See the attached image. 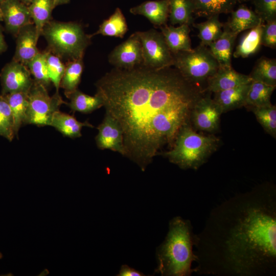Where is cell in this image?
<instances>
[{
  "label": "cell",
  "mask_w": 276,
  "mask_h": 276,
  "mask_svg": "<svg viewBox=\"0 0 276 276\" xmlns=\"http://www.w3.org/2000/svg\"><path fill=\"white\" fill-rule=\"evenodd\" d=\"M96 87L105 112L122 129L124 156L142 171L164 146H172L180 128L190 121L195 103L205 93L175 67L154 70L142 64L113 68Z\"/></svg>",
  "instance_id": "obj_1"
},
{
  "label": "cell",
  "mask_w": 276,
  "mask_h": 276,
  "mask_svg": "<svg viewBox=\"0 0 276 276\" xmlns=\"http://www.w3.org/2000/svg\"><path fill=\"white\" fill-rule=\"evenodd\" d=\"M196 237L198 274L275 276V186L265 182L223 202Z\"/></svg>",
  "instance_id": "obj_2"
},
{
  "label": "cell",
  "mask_w": 276,
  "mask_h": 276,
  "mask_svg": "<svg viewBox=\"0 0 276 276\" xmlns=\"http://www.w3.org/2000/svg\"><path fill=\"white\" fill-rule=\"evenodd\" d=\"M196 241L190 220L180 216L173 218L164 241L157 248L155 272L163 276L192 275L194 272L192 263L197 260L193 251Z\"/></svg>",
  "instance_id": "obj_3"
},
{
  "label": "cell",
  "mask_w": 276,
  "mask_h": 276,
  "mask_svg": "<svg viewBox=\"0 0 276 276\" xmlns=\"http://www.w3.org/2000/svg\"><path fill=\"white\" fill-rule=\"evenodd\" d=\"M190 122L180 128L170 150L162 154L182 169L197 170L217 150L220 140L197 133Z\"/></svg>",
  "instance_id": "obj_4"
},
{
  "label": "cell",
  "mask_w": 276,
  "mask_h": 276,
  "mask_svg": "<svg viewBox=\"0 0 276 276\" xmlns=\"http://www.w3.org/2000/svg\"><path fill=\"white\" fill-rule=\"evenodd\" d=\"M41 35L47 41L48 51L68 61L83 58L92 37L79 23L55 20H50L44 26Z\"/></svg>",
  "instance_id": "obj_5"
},
{
  "label": "cell",
  "mask_w": 276,
  "mask_h": 276,
  "mask_svg": "<svg viewBox=\"0 0 276 276\" xmlns=\"http://www.w3.org/2000/svg\"><path fill=\"white\" fill-rule=\"evenodd\" d=\"M172 54L173 66L187 81L199 87L206 83L219 67L208 47L201 43L191 51Z\"/></svg>",
  "instance_id": "obj_6"
},
{
  "label": "cell",
  "mask_w": 276,
  "mask_h": 276,
  "mask_svg": "<svg viewBox=\"0 0 276 276\" xmlns=\"http://www.w3.org/2000/svg\"><path fill=\"white\" fill-rule=\"evenodd\" d=\"M66 104L59 92L50 96L47 88L34 80L28 92V107L25 124L50 126L53 114L63 104Z\"/></svg>",
  "instance_id": "obj_7"
},
{
  "label": "cell",
  "mask_w": 276,
  "mask_h": 276,
  "mask_svg": "<svg viewBox=\"0 0 276 276\" xmlns=\"http://www.w3.org/2000/svg\"><path fill=\"white\" fill-rule=\"evenodd\" d=\"M137 33L141 43L143 65L154 70L173 66V54L161 32L151 29Z\"/></svg>",
  "instance_id": "obj_8"
},
{
  "label": "cell",
  "mask_w": 276,
  "mask_h": 276,
  "mask_svg": "<svg viewBox=\"0 0 276 276\" xmlns=\"http://www.w3.org/2000/svg\"><path fill=\"white\" fill-rule=\"evenodd\" d=\"M207 91L193 106L190 114L195 128L207 132H215L219 128L222 114L219 107Z\"/></svg>",
  "instance_id": "obj_9"
},
{
  "label": "cell",
  "mask_w": 276,
  "mask_h": 276,
  "mask_svg": "<svg viewBox=\"0 0 276 276\" xmlns=\"http://www.w3.org/2000/svg\"><path fill=\"white\" fill-rule=\"evenodd\" d=\"M114 68L129 70L142 64L141 43L137 32L115 47L108 55Z\"/></svg>",
  "instance_id": "obj_10"
},
{
  "label": "cell",
  "mask_w": 276,
  "mask_h": 276,
  "mask_svg": "<svg viewBox=\"0 0 276 276\" xmlns=\"http://www.w3.org/2000/svg\"><path fill=\"white\" fill-rule=\"evenodd\" d=\"M28 67L12 60L2 68L0 74L2 94L28 91L34 79Z\"/></svg>",
  "instance_id": "obj_11"
},
{
  "label": "cell",
  "mask_w": 276,
  "mask_h": 276,
  "mask_svg": "<svg viewBox=\"0 0 276 276\" xmlns=\"http://www.w3.org/2000/svg\"><path fill=\"white\" fill-rule=\"evenodd\" d=\"M98 133L95 137L97 147L108 149L124 156L125 148L122 129L117 120L105 112L104 118L97 127Z\"/></svg>",
  "instance_id": "obj_12"
},
{
  "label": "cell",
  "mask_w": 276,
  "mask_h": 276,
  "mask_svg": "<svg viewBox=\"0 0 276 276\" xmlns=\"http://www.w3.org/2000/svg\"><path fill=\"white\" fill-rule=\"evenodd\" d=\"M0 8L6 29L15 36L22 27L33 23L28 6L20 0H5Z\"/></svg>",
  "instance_id": "obj_13"
},
{
  "label": "cell",
  "mask_w": 276,
  "mask_h": 276,
  "mask_svg": "<svg viewBox=\"0 0 276 276\" xmlns=\"http://www.w3.org/2000/svg\"><path fill=\"white\" fill-rule=\"evenodd\" d=\"M16 45L13 59L26 66L39 52L37 47L39 37L33 23L22 27L16 35Z\"/></svg>",
  "instance_id": "obj_14"
},
{
  "label": "cell",
  "mask_w": 276,
  "mask_h": 276,
  "mask_svg": "<svg viewBox=\"0 0 276 276\" xmlns=\"http://www.w3.org/2000/svg\"><path fill=\"white\" fill-rule=\"evenodd\" d=\"M252 81L249 75L236 72L232 66H219L206 82L205 91L216 93L247 84Z\"/></svg>",
  "instance_id": "obj_15"
},
{
  "label": "cell",
  "mask_w": 276,
  "mask_h": 276,
  "mask_svg": "<svg viewBox=\"0 0 276 276\" xmlns=\"http://www.w3.org/2000/svg\"><path fill=\"white\" fill-rule=\"evenodd\" d=\"M130 12L144 16L154 26L160 27L167 25L169 18V0L146 1L130 8Z\"/></svg>",
  "instance_id": "obj_16"
},
{
  "label": "cell",
  "mask_w": 276,
  "mask_h": 276,
  "mask_svg": "<svg viewBox=\"0 0 276 276\" xmlns=\"http://www.w3.org/2000/svg\"><path fill=\"white\" fill-rule=\"evenodd\" d=\"M165 40L172 54L189 51L193 49L190 38V26L186 24L178 27L167 25L159 27Z\"/></svg>",
  "instance_id": "obj_17"
},
{
  "label": "cell",
  "mask_w": 276,
  "mask_h": 276,
  "mask_svg": "<svg viewBox=\"0 0 276 276\" xmlns=\"http://www.w3.org/2000/svg\"><path fill=\"white\" fill-rule=\"evenodd\" d=\"M237 36L223 25V32L220 37L208 45L219 66H232V56Z\"/></svg>",
  "instance_id": "obj_18"
},
{
  "label": "cell",
  "mask_w": 276,
  "mask_h": 276,
  "mask_svg": "<svg viewBox=\"0 0 276 276\" xmlns=\"http://www.w3.org/2000/svg\"><path fill=\"white\" fill-rule=\"evenodd\" d=\"M249 83L214 93L213 100L222 113L245 106Z\"/></svg>",
  "instance_id": "obj_19"
},
{
  "label": "cell",
  "mask_w": 276,
  "mask_h": 276,
  "mask_svg": "<svg viewBox=\"0 0 276 276\" xmlns=\"http://www.w3.org/2000/svg\"><path fill=\"white\" fill-rule=\"evenodd\" d=\"M231 13L229 19L224 25L237 35L242 31L252 29L263 22L254 11L244 5H240Z\"/></svg>",
  "instance_id": "obj_20"
},
{
  "label": "cell",
  "mask_w": 276,
  "mask_h": 276,
  "mask_svg": "<svg viewBox=\"0 0 276 276\" xmlns=\"http://www.w3.org/2000/svg\"><path fill=\"white\" fill-rule=\"evenodd\" d=\"M50 126L54 127L64 136L72 139L81 137L83 127H94L88 121L81 122L74 116L60 110L54 113Z\"/></svg>",
  "instance_id": "obj_21"
},
{
  "label": "cell",
  "mask_w": 276,
  "mask_h": 276,
  "mask_svg": "<svg viewBox=\"0 0 276 276\" xmlns=\"http://www.w3.org/2000/svg\"><path fill=\"white\" fill-rule=\"evenodd\" d=\"M194 14L198 17H209L221 13H231L238 0H191Z\"/></svg>",
  "instance_id": "obj_22"
},
{
  "label": "cell",
  "mask_w": 276,
  "mask_h": 276,
  "mask_svg": "<svg viewBox=\"0 0 276 276\" xmlns=\"http://www.w3.org/2000/svg\"><path fill=\"white\" fill-rule=\"evenodd\" d=\"M28 92L20 91L3 95L9 104L12 112L15 136H17L20 128L25 124L28 107Z\"/></svg>",
  "instance_id": "obj_23"
},
{
  "label": "cell",
  "mask_w": 276,
  "mask_h": 276,
  "mask_svg": "<svg viewBox=\"0 0 276 276\" xmlns=\"http://www.w3.org/2000/svg\"><path fill=\"white\" fill-rule=\"evenodd\" d=\"M28 6L39 38L44 26L51 20L52 11L55 8L54 1L31 0Z\"/></svg>",
  "instance_id": "obj_24"
},
{
  "label": "cell",
  "mask_w": 276,
  "mask_h": 276,
  "mask_svg": "<svg viewBox=\"0 0 276 276\" xmlns=\"http://www.w3.org/2000/svg\"><path fill=\"white\" fill-rule=\"evenodd\" d=\"M275 87L252 80L249 84L245 106L251 109L271 104L270 98Z\"/></svg>",
  "instance_id": "obj_25"
},
{
  "label": "cell",
  "mask_w": 276,
  "mask_h": 276,
  "mask_svg": "<svg viewBox=\"0 0 276 276\" xmlns=\"http://www.w3.org/2000/svg\"><path fill=\"white\" fill-rule=\"evenodd\" d=\"M83 70V58L68 60L65 64V70L60 83V88L64 89L66 98L78 89Z\"/></svg>",
  "instance_id": "obj_26"
},
{
  "label": "cell",
  "mask_w": 276,
  "mask_h": 276,
  "mask_svg": "<svg viewBox=\"0 0 276 276\" xmlns=\"http://www.w3.org/2000/svg\"><path fill=\"white\" fill-rule=\"evenodd\" d=\"M128 30L125 17L119 8H117L113 13L105 19L99 26L96 32L91 35L101 34L103 36L123 38Z\"/></svg>",
  "instance_id": "obj_27"
},
{
  "label": "cell",
  "mask_w": 276,
  "mask_h": 276,
  "mask_svg": "<svg viewBox=\"0 0 276 276\" xmlns=\"http://www.w3.org/2000/svg\"><path fill=\"white\" fill-rule=\"evenodd\" d=\"M263 22L248 30L241 38L236 50L233 52L235 58H246L256 53L261 45V35Z\"/></svg>",
  "instance_id": "obj_28"
},
{
  "label": "cell",
  "mask_w": 276,
  "mask_h": 276,
  "mask_svg": "<svg viewBox=\"0 0 276 276\" xmlns=\"http://www.w3.org/2000/svg\"><path fill=\"white\" fill-rule=\"evenodd\" d=\"M70 100L66 104L73 111L89 113L103 106L102 98L95 94L91 96L83 93L78 89L67 97Z\"/></svg>",
  "instance_id": "obj_29"
},
{
  "label": "cell",
  "mask_w": 276,
  "mask_h": 276,
  "mask_svg": "<svg viewBox=\"0 0 276 276\" xmlns=\"http://www.w3.org/2000/svg\"><path fill=\"white\" fill-rule=\"evenodd\" d=\"M169 18L171 25H193L194 12L191 0H169Z\"/></svg>",
  "instance_id": "obj_30"
},
{
  "label": "cell",
  "mask_w": 276,
  "mask_h": 276,
  "mask_svg": "<svg viewBox=\"0 0 276 276\" xmlns=\"http://www.w3.org/2000/svg\"><path fill=\"white\" fill-rule=\"evenodd\" d=\"M252 80L276 86V60L265 57L258 60L249 75Z\"/></svg>",
  "instance_id": "obj_31"
},
{
  "label": "cell",
  "mask_w": 276,
  "mask_h": 276,
  "mask_svg": "<svg viewBox=\"0 0 276 276\" xmlns=\"http://www.w3.org/2000/svg\"><path fill=\"white\" fill-rule=\"evenodd\" d=\"M198 29V37L200 43L208 45L220 37L223 32V24L219 19V15H215L208 17L204 22L193 24Z\"/></svg>",
  "instance_id": "obj_32"
},
{
  "label": "cell",
  "mask_w": 276,
  "mask_h": 276,
  "mask_svg": "<svg viewBox=\"0 0 276 276\" xmlns=\"http://www.w3.org/2000/svg\"><path fill=\"white\" fill-rule=\"evenodd\" d=\"M264 130L276 137V107L272 104L251 109Z\"/></svg>",
  "instance_id": "obj_33"
},
{
  "label": "cell",
  "mask_w": 276,
  "mask_h": 276,
  "mask_svg": "<svg viewBox=\"0 0 276 276\" xmlns=\"http://www.w3.org/2000/svg\"><path fill=\"white\" fill-rule=\"evenodd\" d=\"M27 67L33 76L34 80L48 88L51 82L49 76L45 51H39L28 63Z\"/></svg>",
  "instance_id": "obj_34"
},
{
  "label": "cell",
  "mask_w": 276,
  "mask_h": 276,
  "mask_svg": "<svg viewBox=\"0 0 276 276\" xmlns=\"http://www.w3.org/2000/svg\"><path fill=\"white\" fill-rule=\"evenodd\" d=\"M45 52L50 81L55 86L56 91L59 92L60 83L65 70V64L58 56L49 51H45Z\"/></svg>",
  "instance_id": "obj_35"
},
{
  "label": "cell",
  "mask_w": 276,
  "mask_h": 276,
  "mask_svg": "<svg viewBox=\"0 0 276 276\" xmlns=\"http://www.w3.org/2000/svg\"><path fill=\"white\" fill-rule=\"evenodd\" d=\"M263 23L276 20V0H250Z\"/></svg>",
  "instance_id": "obj_36"
},
{
  "label": "cell",
  "mask_w": 276,
  "mask_h": 276,
  "mask_svg": "<svg viewBox=\"0 0 276 276\" xmlns=\"http://www.w3.org/2000/svg\"><path fill=\"white\" fill-rule=\"evenodd\" d=\"M261 45L275 49L276 47V20L263 23L261 35Z\"/></svg>",
  "instance_id": "obj_37"
},
{
  "label": "cell",
  "mask_w": 276,
  "mask_h": 276,
  "mask_svg": "<svg viewBox=\"0 0 276 276\" xmlns=\"http://www.w3.org/2000/svg\"><path fill=\"white\" fill-rule=\"evenodd\" d=\"M0 135L11 141L14 137L13 125L0 113Z\"/></svg>",
  "instance_id": "obj_38"
},
{
  "label": "cell",
  "mask_w": 276,
  "mask_h": 276,
  "mask_svg": "<svg viewBox=\"0 0 276 276\" xmlns=\"http://www.w3.org/2000/svg\"><path fill=\"white\" fill-rule=\"evenodd\" d=\"M119 276H142L145 275L143 273L129 267L127 265H123L120 269Z\"/></svg>",
  "instance_id": "obj_39"
},
{
  "label": "cell",
  "mask_w": 276,
  "mask_h": 276,
  "mask_svg": "<svg viewBox=\"0 0 276 276\" xmlns=\"http://www.w3.org/2000/svg\"><path fill=\"white\" fill-rule=\"evenodd\" d=\"M7 48V45L4 39L2 27L0 26V53L6 51Z\"/></svg>",
  "instance_id": "obj_40"
},
{
  "label": "cell",
  "mask_w": 276,
  "mask_h": 276,
  "mask_svg": "<svg viewBox=\"0 0 276 276\" xmlns=\"http://www.w3.org/2000/svg\"><path fill=\"white\" fill-rule=\"evenodd\" d=\"M54 1V5L55 7L68 3L70 2V0H53Z\"/></svg>",
  "instance_id": "obj_41"
},
{
  "label": "cell",
  "mask_w": 276,
  "mask_h": 276,
  "mask_svg": "<svg viewBox=\"0 0 276 276\" xmlns=\"http://www.w3.org/2000/svg\"><path fill=\"white\" fill-rule=\"evenodd\" d=\"M22 2L25 3L27 6L29 4L31 0H20Z\"/></svg>",
  "instance_id": "obj_42"
},
{
  "label": "cell",
  "mask_w": 276,
  "mask_h": 276,
  "mask_svg": "<svg viewBox=\"0 0 276 276\" xmlns=\"http://www.w3.org/2000/svg\"><path fill=\"white\" fill-rule=\"evenodd\" d=\"M3 21V16H2V11H1V8H0V21Z\"/></svg>",
  "instance_id": "obj_43"
},
{
  "label": "cell",
  "mask_w": 276,
  "mask_h": 276,
  "mask_svg": "<svg viewBox=\"0 0 276 276\" xmlns=\"http://www.w3.org/2000/svg\"><path fill=\"white\" fill-rule=\"evenodd\" d=\"M249 1H250V0H238V2L239 3H241V2H248Z\"/></svg>",
  "instance_id": "obj_44"
},
{
  "label": "cell",
  "mask_w": 276,
  "mask_h": 276,
  "mask_svg": "<svg viewBox=\"0 0 276 276\" xmlns=\"http://www.w3.org/2000/svg\"><path fill=\"white\" fill-rule=\"evenodd\" d=\"M3 258V254L0 252V259H2Z\"/></svg>",
  "instance_id": "obj_45"
},
{
  "label": "cell",
  "mask_w": 276,
  "mask_h": 276,
  "mask_svg": "<svg viewBox=\"0 0 276 276\" xmlns=\"http://www.w3.org/2000/svg\"><path fill=\"white\" fill-rule=\"evenodd\" d=\"M5 0H0V4L2 3L3 2H4Z\"/></svg>",
  "instance_id": "obj_46"
}]
</instances>
